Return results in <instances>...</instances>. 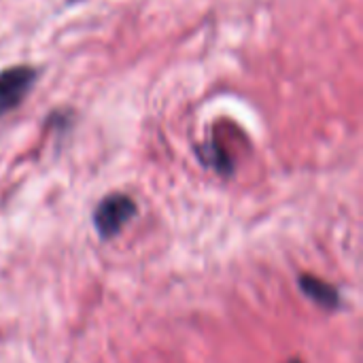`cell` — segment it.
<instances>
[{
    "label": "cell",
    "instance_id": "4",
    "mask_svg": "<svg viewBox=\"0 0 363 363\" xmlns=\"http://www.w3.org/2000/svg\"><path fill=\"white\" fill-rule=\"evenodd\" d=\"M287 363H302V362H298V359H291V362H287Z\"/></svg>",
    "mask_w": 363,
    "mask_h": 363
},
{
    "label": "cell",
    "instance_id": "3",
    "mask_svg": "<svg viewBox=\"0 0 363 363\" xmlns=\"http://www.w3.org/2000/svg\"><path fill=\"white\" fill-rule=\"evenodd\" d=\"M300 287L302 291L317 304L325 306V308H336L340 304V296L336 291V287H332L330 283L321 281L319 277H311V274H304L300 279Z\"/></svg>",
    "mask_w": 363,
    "mask_h": 363
},
{
    "label": "cell",
    "instance_id": "2",
    "mask_svg": "<svg viewBox=\"0 0 363 363\" xmlns=\"http://www.w3.org/2000/svg\"><path fill=\"white\" fill-rule=\"evenodd\" d=\"M36 79V70L30 66H13L0 72V115L21 104Z\"/></svg>",
    "mask_w": 363,
    "mask_h": 363
},
{
    "label": "cell",
    "instance_id": "1",
    "mask_svg": "<svg viewBox=\"0 0 363 363\" xmlns=\"http://www.w3.org/2000/svg\"><path fill=\"white\" fill-rule=\"evenodd\" d=\"M136 215V204L132 198L123 194H113L106 196L96 213H94V225L102 238H111L121 232V228Z\"/></svg>",
    "mask_w": 363,
    "mask_h": 363
}]
</instances>
